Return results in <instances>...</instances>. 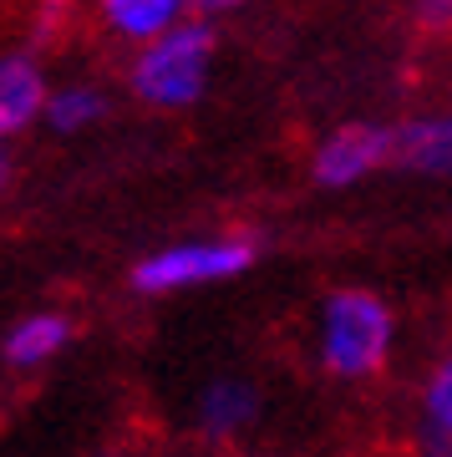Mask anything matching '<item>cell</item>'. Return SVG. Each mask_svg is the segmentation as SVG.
I'll use <instances>...</instances> for the list:
<instances>
[{
  "mask_svg": "<svg viewBox=\"0 0 452 457\" xmlns=\"http://www.w3.org/2000/svg\"><path fill=\"white\" fill-rule=\"evenodd\" d=\"M391 137H397L391 168H406L422 179H452V112L406 117L391 128Z\"/></svg>",
  "mask_w": 452,
  "mask_h": 457,
  "instance_id": "obj_8",
  "label": "cell"
},
{
  "mask_svg": "<svg viewBox=\"0 0 452 457\" xmlns=\"http://www.w3.org/2000/svg\"><path fill=\"white\" fill-rule=\"evenodd\" d=\"M71 336H77L71 315H62V311H31V315H21L16 326L5 330L0 356H5L11 371H41V366H51V361L71 345Z\"/></svg>",
  "mask_w": 452,
  "mask_h": 457,
  "instance_id": "obj_9",
  "label": "cell"
},
{
  "mask_svg": "<svg viewBox=\"0 0 452 457\" xmlns=\"http://www.w3.org/2000/svg\"><path fill=\"white\" fill-rule=\"evenodd\" d=\"M46 62L36 46H0V147L41 128L46 112Z\"/></svg>",
  "mask_w": 452,
  "mask_h": 457,
  "instance_id": "obj_5",
  "label": "cell"
},
{
  "mask_svg": "<svg viewBox=\"0 0 452 457\" xmlns=\"http://www.w3.org/2000/svg\"><path fill=\"white\" fill-rule=\"evenodd\" d=\"M113 112V97H107V87L87 82V77H71V82H56L46 92V112H41V128L56 132V137H81V132H92L107 122Z\"/></svg>",
  "mask_w": 452,
  "mask_h": 457,
  "instance_id": "obj_10",
  "label": "cell"
},
{
  "mask_svg": "<svg viewBox=\"0 0 452 457\" xmlns=\"http://www.w3.org/2000/svg\"><path fill=\"white\" fill-rule=\"evenodd\" d=\"M259 260V245L249 234H198V239H173L132 264V290L138 295H183L209 290L249 275Z\"/></svg>",
  "mask_w": 452,
  "mask_h": 457,
  "instance_id": "obj_3",
  "label": "cell"
},
{
  "mask_svg": "<svg viewBox=\"0 0 452 457\" xmlns=\"http://www.w3.org/2000/svg\"><path fill=\"white\" fill-rule=\"evenodd\" d=\"M391 153H397V137L387 122H340L310 153V183L325 194L356 188V183L376 179L381 168H391Z\"/></svg>",
  "mask_w": 452,
  "mask_h": 457,
  "instance_id": "obj_4",
  "label": "cell"
},
{
  "mask_svg": "<svg viewBox=\"0 0 452 457\" xmlns=\"http://www.w3.org/2000/svg\"><path fill=\"white\" fill-rule=\"evenodd\" d=\"M259 422V386L244 376H213L194 396V427L209 442H234Z\"/></svg>",
  "mask_w": 452,
  "mask_h": 457,
  "instance_id": "obj_7",
  "label": "cell"
},
{
  "mask_svg": "<svg viewBox=\"0 0 452 457\" xmlns=\"http://www.w3.org/2000/svg\"><path fill=\"white\" fill-rule=\"evenodd\" d=\"M417 457H452V432H437V427L417 422Z\"/></svg>",
  "mask_w": 452,
  "mask_h": 457,
  "instance_id": "obj_12",
  "label": "cell"
},
{
  "mask_svg": "<svg viewBox=\"0 0 452 457\" xmlns=\"http://www.w3.org/2000/svg\"><path fill=\"white\" fill-rule=\"evenodd\" d=\"M87 11L97 21V31L117 46H143L158 31L194 16V0H87Z\"/></svg>",
  "mask_w": 452,
  "mask_h": 457,
  "instance_id": "obj_6",
  "label": "cell"
},
{
  "mask_svg": "<svg viewBox=\"0 0 452 457\" xmlns=\"http://www.w3.org/2000/svg\"><path fill=\"white\" fill-rule=\"evenodd\" d=\"M213 56H219V26L204 16H183L178 26L158 31L153 41L132 46L128 92L147 112H188L209 97Z\"/></svg>",
  "mask_w": 452,
  "mask_h": 457,
  "instance_id": "obj_1",
  "label": "cell"
},
{
  "mask_svg": "<svg viewBox=\"0 0 452 457\" xmlns=\"http://www.w3.org/2000/svg\"><path fill=\"white\" fill-rule=\"evenodd\" d=\"M5 188H11V153L0 147V194H5Z\"/></svg>",
  "mask_w": 452,
  "mask_h": 457,
  "instance_id": "obj_15",
  "label": "cell"
},
{
  "mask_svg": "<svg viewBox=\"0 0 452 457\" xmlns=\"http://www.w3.org/2000/svg\"><path fill=\"white\" fill-rule=\"evenodd\" d=\"M417 21L427 31H452V0H417Z\"/></svg>",
  "mask_w": 452,
  "mask_h": 457,
  "instance_id": "obj_13",
  "label": "cell"
},
{
  "mask_svg": "<svg viewBox=\"0 0 452 457\" xmlns=\"http://www.w3.org/2000/svg\"><path fill=\"white\" fill-rule=\"evenodd\" d=\"M255 0H194V16H204V21H229V16H239V11H249Z\"/></svg>",
  "mask_w": 452,
  "mask_h": 457,
  "instance_id": "obj_14",
  "label": "cell"
},
{
  "mask_svg": "<svg viewBox=\"0 0 452 457\" xmlns=\"http://www.w3.org/2000/svg\"><path fill=\"white\" fill-rule=\"evenodd\" d=\"M397 345V311L376 290L340 285L315 311V361L336 381H372L391 361Z\"/></svg>",
  "mask_w": 452,
  "mask_h": 457,
  "instance_id": "obj_2",
  "label": "cell"
},
{
  "mask_svg": "<svg viewBox=\"0 0 452 457\" xmlns=\"http://www.w3.org/2000/svg\"><path fill=\"white\" fill-rule=\"evenodd\" d=\"M422 422L437 432H452V351L437 356L427 381H422Z\"/></svg>",
  "mask_w": 452,
  "mask_h": 457,
  "instance_id": "obj_11",
  "label": "cell"
}]
</instances>
